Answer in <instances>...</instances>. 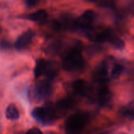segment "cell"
Returning a JSON list of instances; mask_svg holds the SVG:
<instances>
[{
  "mask_svg": "<svg viewBox=\"0 0 134 134\" xmlns=\"http://www.w3.org/2000/svg\"><path fill=\"white\" fill-rule=\"evenodd\" d=\"M85 61L81 52L77 49H73L67 54L62 62V68L67 71H73L81 69Z\"/></svg>",
  "mask_w": 134,
  "mask_h": 134,
  "instance_id": "cell-2",
  "label": "cell"
},
{
  "mask_svg": "<svg viewBox=\"0 0 134 134\" xmlns=\"http://www.w3.org/2000/svg\"><path fill=\"white\" fill-rule=\"evenodd\" d=\"M47 63L48 62L44 59H39L37 60L34 68V75L36 78L44 75L47 66Z\"/></svg>",
  "mask_w": 134,
  "mask_h": 134,
  "instance_id": "cell-9",
  "label": "cell"
},
{
  "mask_svg": "<svg viewBox=\"0 0 134 134\" xmlns=\"http://www.w3.org/2000/svg\"><path fill=\"white\" fill-rule=\"evenodd\" d=\"M48 16L47 11L43 9L35 11L34 13H31L25 17V18L29 20L33 21V22H39V21H42L45 20Z\"/></svg>",
  "mask_w": 134,
  "mask_h": 134,
  "instance_id": "cell-10",
  "label": "cell"
},
{
  "mask_svg": "<svg viewBox=\"0 0 134 134\" xmlns=\"http://www.w3.org/2000/svg\"><path fill=\"white\" fill-rule=\"evenodd\" d=\"M116 134H126L125 133H116Z\"/></svg>",
  "mask_w": 134,
  "mask_h": 134,
  "instance_id": "cell-18",
  "label": "cell"
},
{
  "mask_svg": "<svg viewBox=\"0 0 134 134\" xmlns=\"http://www.w3.org/2000/svg\"><path fill=\"white\" fill-rule=\"evenodd\" d=\"M96 77L102 82L107 81L108 77V68L105 62H103L98 68L96 71Z\"/></svg>",
  "mask_w": 134,
  "mask_h": 134,
  "instance_id": "cell-11",
  "label": "cell"
},
{
  "mask_svg": "<svg viewBox=\"0 0 134 134\" xmlns=\"http://www.w3.org/2000/svg\"><path fill=\"white\" fill-rule=\"evenodd\" d=\"M87 122L88 117L86 114L78 113L71 115L65 122L66 134H81Z\"/></svg>",
  "mask_w": 134,
  "mask_h": 134,
  "instance_id": "cell-1",
  "label": "cell"
},
{
  "mask_svg": "<svg viewBox=\"0 0 134 134\" xmlns=\"http://www.w3.org/2000/svg\"><path fill=\"white\" fill-rule=\"evenodd\" d=\"M5 116L7 119L11 120H17L19 118V112L15 105L10 104L7 107L5 111Z\"/></svg>",
  "mask_w": 134,
  "mask_h": 134,
  "instance_id": "cell-12",
  "label": "cell"
},
{
  "mask_svg": "<svg viewBox=\"0 0 134 134\" xmlns=\"http://www.w3.org/2000/svg\"><path fill=\"white\" fill-rule=\"evenodd\" d=\"M73 89L77 95L82 97L86 96L89 92L88 82L82 79H79L75 81L73 84Z\"/></svg>",
  "mask_w": 134,
  "mask_h": 134,
  "instance_id": "cell-7",
  "label": "cell"
},
{
  "mask_svg": "<svg viewBox=\"0 0 134 134\" xmlns=\"http://www.w3.org/2000/svg\"><path fill=\"white\" fill-rule=\"evenodd\" d=\"M35 35V33L31 30H27L23 33L15 42V48L18 51L24 49L30 44Z\"/></svg>",
  "mask_w": 134,
  "mask_h": 134,
  "instance_id": "cell-6",
  "label": "cell"
},
{
  "mask_svg": "<svg viewBox=\"0 0 134 134\" xmlns=\"http://www.w3.org/2000/svg\"><path fill=\"white\" fill-rule=\"evenodd\" d=\"M52 86L48 81H43L36 85L35 93L39 98H45L50 96L52 94Z\"/></svg>",
  "mask_w": 134,
  "mask_h": 134,
  "instance_id": "cell-5",
  "label": "cell"
},
{
  "mask_svg": "<svg viewBox=\"0 0 134 134\" xmlns=\"http://www.w3.org/2000/svg\"><path fill=\"white\" fill-rule=\"evenodd\" d=\"M88 1H90V2H95L97 0H87Z\"/></svg>",
  "mask_w": 134,
  "mask_h": 134,
  "instance_id": "cell-17",
  "label": "cell"
},
{
  "mask_svg": "<svg viewBox=\"0 0 134 134\" xmlns=\"http://www.w3.org/2000/svg\"><path fill=\"white\" fill-rule=\"evenodd\" d=\"M39 2V0H26V4L29 7H34L36 6Z\"/></svg>",
  "mask_w": 134,
  "mask_h": 134,
  "instance_id": "cell-15",
  "label": "cell"
},
{
  "mask_svg": "<svg viewBox=\"0 0 134 134\" xmlns=\"http://www.w3.org/2000/svg\"><path fill=\"white\" fill-rule=\"evenodd\" d=\"M123 71H124V66L122 64H115V65H114L112 69V71H111V78L113 79H119L122 75V73H123Z\"/></svg>",
  "mask_w": 134,
  "mask_h": 134,
  "instance_id": "cell-14",
  "label": "cell"
},
{
  "mask_svg": "<svg viewBox=\"0 0 134 134\" xmlns=\"http://www.w3.org/2000/svg\"><path fill=\"white\" fill-rule=\"evenodd\" d=\"M31 115L35 120L44 125L51 124L56 119L53 106L51 105L36 107L31 112Z\"/></svg>",
  "mask_w": 134,
  "mask_h": 134,
  "instance_id": "cell-3",
  "label": "cell"
},
{
  "mask_svg": "<svg viewBox=\"0 0 134 134\" xmlns=\"http://www.w3.org/2000/svg\"><path fill=\"white\" fill-rule=\"evenodd\" d=\"M96 13L92 10H87L74 23L75 27L87 30L96 18Z\"/></svg>",
  "mask_w": 134,
  "mask_h": 134,
  "instance_id": "cell-4",
  "label": "cell"
},
{
  "mask_svg": "<svg viewBox=\"0 0 134 134\" xmlns=\"http://www.w3.org/2000/svg\"><path fill=\"white\" fill-rule=\"evenodd\" d=\"M26 134H43V133L39 128H32L29 130Z\"/></svg>",
  "mask_w": 134,
  "mask_h": 134,
  "instance_id": "cell-16",
  "label": "cell"
},
{
  "mask_svg": "<svg viewBox=\"0 0 134 134\" xmlns=\"http://www.w3.org/2000/svg\"><path fill=\"white\" fill-rule=\"evenodd\" d=\"M109 43L111 44V45L114 48L117 50H121L122 48H124V42L121 39H120L119 37H117L113 36L110 38V39L109 40Z\"/></svg>",
  "mask_w": 134,
  "mask_h": 134,
  "instance_id": "cell-13",
  "label": "cell"
},
{
  "mask_svg": "<svg viewBox=\"0 0 134 134\" xmlns=\"http://www.w3.org/2000/svg\"><path fill=\"white\" fill-rule=\"evenodd\" d=\"M112 93L107 87H102L99 89L98 94V98L99 103L102 105H106L112 99Z\"/></svg>",
  "mask_w": 134,
  "mask_h": 134,
  "instance_id": "cell-8",
  "label": "cell"
},
{
  "mask_svg": "<svg viewBox=\"0 0 134 134\" xmlns=\"http://www.w3.org/2000/svg\"><path fill=\"white\" fill-rule=\"evenodd\" d=\"M1 27H0V33H1Z\"/></svg>",
  "mask_w": 134,
  "mask_h": 134,
  "instance_id": "cell-19",
  "label": "cell"
}]
</instances>
